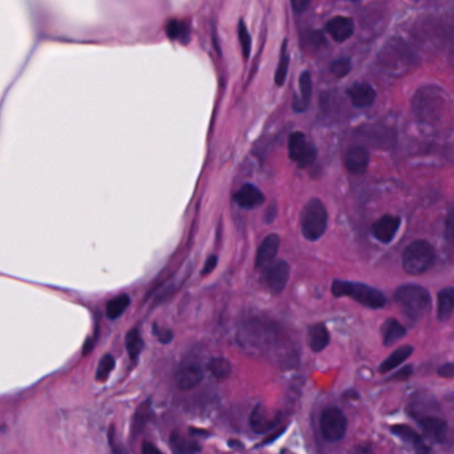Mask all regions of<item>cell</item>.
<instances>
[{"instance_id":"cell-1","label":"cell","mask_w":454,"mask_h":454,"mask_svg":"<svg viewBox=\"0 0 454 454\" xmlns=\"http://www.w3.org/2000/svg\"><path fill=\"white\" fill-rule=\"evenodd\" d=\"M394 300L401 308L403 315L413 321H419L425 317L432 308L429 292L424 287L415 284L400 287L394 293Z\"/></svg>"},{"instance_id":"cell-2","label":"cell","mask_w":454,"mask_h":454,"mask_svg":"<svg viewBox=\"0 0 454 454\" xmlns=\"http://www.w3.org/2000/svg\"><path fill=\"white\" fill-rule=\"evenodd\" d=\"M332 293L336 297H349L370 309H380L386 304V298L380 291L363 282L334 280Z\"/></svg>"},{"instance_id":"cell-3","label":"cell","mask_w":454,"mask_h":454,"mask_svg":"<svg viewBox=\"0 0 454 454\" xmlns=\"http://www.w3.org/2000/svg\"><path fill=\"white\" fill-rule=\"evenodd\" d=\"M435 262V249L426 240H416L402 255V266L409 275H422L432 268Z\"/></svg>"},{"instance_id":"cell-4","label":"cell","mask_w":454,"mask_h":454,"mask_svg":"<svg viewBox=\"0 0 454 454\" xmlns=\"http://www.w3.org/2000/svg\"><path fill=\"white\" fill-rule=\"evenodd\" d=\"M328 226V213L318 199H312L308 201L301 216V232L302 236L309 240H318Z\"/></svg>"},{"instance_id":"cell-5","label":"cell","mask_w":454,"mask_h":454,"mask_svg":"<svg viewBox=\"0 0 454 454\" xmlns=\"http://www.w3.org/2000/svg\"><path fill=\"white\" fill-rule=\"evenodd\" d=\"M445 100L446 93L439 88H421L413 102L415 112L419 119L433 122V116H437V113L442 111V107H445Z\"/></svg>"},{"instance_id":"cell-6","label":"cell","mask_w":454,"mask_h":454,"mask_svg":"<svg viewBox=\"0 0 454 454\" xmlns=\"http://www.w3.org/2000/svg\"><path fill=\"white\" fill-rule=\"evenodd\" d=\"M348 419L343 410L336 406L327 408L320 417V430L324 439L328 442H337L347 435Z\"/></svg>"},{"instance_id":"cell-7","label":"cell","mask_w":454,"mask_h":454,"mask_svg":"<svg viewBox=\"0 0 454 454\" xmlns=\"http://www.w3.org/2000/svg\"><path fill=\"white\" fill-rule=\"evenodd\" d=\"M288 149H289V158L301 168L311 165L315 161L317 155L315 145L307 139V136L302 132L291 134L288 141Z\"/></svg>"},{"instance_id":"cell-8","label":"cell","mask_w":454,"mask_h":454,"mask_svg":"<svg viewBox=\"0 0 454 454\" xmlns=\"http://www.w3.org/2000/svg\"><path fill=\"white\" fill-rule=\"evenodd\" d=\"M419 424L424 433L437 444H444L448 439L449 426L448 422L441 417L432 415H415L412 416Z\"/></svg>"},{"instance_id":"cell-9","label":"cell","mask_w":454,"mask_h":454,"mask_svg":"<svg viewBox=\"0 0 454 454\" xmlns=\"http://www.w3.org/2000/svg\"><path fill=\"white\" fill-rule=\"evenodd\" d=\"M289 275H291V266L284 260L273 262L271 266H268L265 273V282L271 289V292L273 293L282 292L288 284Z\"/></svg>"},{"instance_id":"cell-10","label":"cell","mask_w":454,"mask_h":454,"mask_svg":"<svg viewBox=\"0 0 454 454\" xmlns=\"http://www.w3.org/2000/svg\"><path fill=\"white\" fill-rule=\"evenodd\" d=\"M281 419V413H269L262 405H257L249 417V425L256 433H268Z\"/></svg>"},{"instance_id":"cell-11","label":"cell","mask_w":454,"mask_h":454,"mask_svg":"<svg viewBox=\"0 0 454 454\" xmlns=\"http://www.w3.org/2000/svg\"><path fill=\"white\" fill-rule=\"evenodd\" d=\"M203 369L196 363H187L177 369L176 384L181 390H191L203 381Z\"/></svg>"},{"instance_id":"cell-12","label":"cell","mask_w":454,"mask_h":454,"mask_svg":"<svg viewBox=\"0 0 454 454\" xmlns=\"http://www.w3.org/2000/svg\"><path fill=\"white\" fill-rule=\"evenodd\" d=\"M400 224H401L400 217L392 216V215H385L373 224L372 232L377 240H380L384 244H388L394 239V236L400 228Z\"/></svg>"},{"instance_id":"cell-13","label":"cell","mask_w":454,"mask_h":454,"mask_svg":"<svg viewBox=\"0 0 454 454\" xmlns=\"http://www.w3.org/2000/svg\"><path fill=\"white\" fill-rule=\"evenodd\" d=\"M280 246V237L276 233L268 235L262 245L259 246L257 255H256V268L257 269H266L271 266L278 255Z\"/></svg>"},{"instance_id":"cell-14","label":"cell","mask_w":454,"mask_h":454,"mask_svg":"<svg viewBox=\"0 0 454 454\" xmlns=\"http://www.w3.org/2000/svg\"><path fill=\"white\" fill-rule=\"evenodd\" d=\"M344 163H345V168L349 171L352 175H361L367 171V164H369V152L363 147L353 145L345 152Z\"/></svg>"},{"instance_id":"cell-15","label":"cell","mask_w":454,"mask_h":454,"mask_svg":"<svg viewBox=\"0 0 454 454\" xmlns=\"http://www.w3.org/2000/svg\"><path fill=\"white\" fill-rule=\"evenodd\" d=\"M233 199L239 204V207H242L244 210H255V208L260 207L265 200L262 191L252 184L243 185L233 196Z\"/></svg>"},{"instance_id":"cell-16","label":"cell","mask_w":454,"mask_h":454,"mask_svg":"<svg viewBox=\"0 0 454 454\" xmlns=\"http://www.w3.org/2000/svg\"><path fill=\"white\" fill-rule=\"evenodd\" d=\"M350 103L357 108H365L373 105L376 100V91L370 84L367 83H354L347 91Z\"/></svg>"},{"instance_id":"cell-17","label":"cell","mask_w":454,"mask_h":454,"mask_svg":"<svg viewBox=\"0 0 454 454\" xmlns=\"http://www.w3.org/2000/svg\"><path fill=\"white\" fill-rule=\"evenodd\" d=\"M327 31L332 36L334 42L343 43L353 35L354 23L352 19L347 17H336L328 21Z\"/></svg>"},{"instance_id":"cell-18","label":"cell","mask_w":454,"mask_h":454,"mask_svg":"<svg viewBox=\"0 0 454 454\" xmlns=\"http://www.w3.org/2000/svg\"><path fill=\"white\" fill-rule=\"evenodd\" d=\"M454 309V292L452 287L444 288L437 296V317L439 323H448Z\"/></svg>"},{"instance_id":"cell-19","label":"cell","mask_w":454,"mask_h":454,"mask_svg":"<svg viewBox=\"0 0 454 454\" xmlns=\"http://www.w3.org/2000/svg\"><path fill=\"white\" fill-rule=\"evenodd\" d=\"M312 99V78L309 72H302L300 76V96L293 98V109L304 112L308 109Z\"/></svg>"},{"instance_id":"cell-20","label":"cell","mask_w":454,"mask_h":454,"mask_svg":"<svg viewBox=\"0 0 454 454\" xmlns=\"http://www.w3.org/2000/svg\"><path fill=\"white\" fill-rule=\"evenodd\" d=\"M406 329L396 318H388L381 327L383 344L385 347H392L405 337Z\"/></svg>"},{"instance_id":"cell-21","label":"cell","mask_w":454,"mask_h":454,"mask_svg":"<svg viewBox=\"0 0 454 454\" xmlns=\"http://www.w3.org/2000/svg\"><path fill=\"white\" fill-rule=\"evenodd\" d=\"M331 341V334L324 324H315L308 331V344L314 352H323Z\"/></svg>"},{"instance_id":"cell-22","label":"cell","mask_w":454,"mask_h":454,"mask_svg":"<svg viewBox=\"0 0 454 454\" xmlns=\"http://www.w3.org/2000/svg\"><path fill=\"white\" fill-rule=\"evenodd\" d=\"M413 353V347L410 345H402L400 348L392 352L384 361L381 363V365L379 367V370L381 373H388L397 367H400L402 363H405L408 360V357H410V354Z\"/></svg>"},{"instance_id":"cell-23","label":"cell","mask_w":454,"mask_h":454,"mask_svg":"<svg viewBox=\"0 0 454 454\" xmlns=\"http://www.w3.org/2000/svg\"><path fill=\"white\" fill-rule=\"evenodd\" d=\"M170 446L174 454H196L201 451V446L196 441L188 439L177 432L170 437Z\"/></svg>"},{"instance_id":"cell-24","label":"cell","mask_w":454,"mask_h":454,"mask_svg":"<svg viewBox=\"0 0 454 454\" xmlns=\"http://www.w3.org/2000/svg\"><path fill=\"white\" fill-rule=\"evenodd\" d=\"M208 370L216 380L224 381L232 373V365L226 357H212L208 361Z\"/></svg>"},{"instance_id":"cell-25","label":"cell","mask_w":454,"mask_h":454,"mask_svg":"<svg viewBox=\"0 0 454 454\" xmlns=\"http://www.w3.org/2000/svg\"><path fill=\"white\" fill-rule=\"evenodd\" d=\"M125 347H127V352H128L132 363H136L141 352L144 349V340L138 329H132L127 333Z\"/></svg>"},{"instance_id":"cell-26","label":"cell","mask_w":454,"mask_h":454,"mask_svg":"<svg viewBox=\"0 0 454 454\" xmlns=\"http://www.w3.org/2000/svg\"><path fill=\"white\" fill-rule=\"evenodd\" d=\"M131 302V298L127 295H120V296L113 297L111 301H108L107 304V316L111 318V320H115L118 317L124 314V311L128 308Z\"/></svg>"},{"instance_id":"cell-27","label":"cell","mask_w":454,"mask_h":454,"mask_svg":"<svg viewBox=\"0 0 454 454\" xmlns=\"http://www.w3.org/2000/svg\"><path fill=\"white\" fill-rule=\"evenodd\" d=\"M167 35L174 40H180L184 44L190 42V30L184 21L171 20L167 26Z\"/></svg>"},{"instance_id":"cell-28","label":"cell","mask_w":454,"mask_h":454,"mask_svg":"<svg viewBox=\"0 0 454 454\" xmlns=\"http://www.w3.org/2000/svg\"><path fill=\"white\" fill-rule=\"evenodd\" d=\"M390 432H392L394 436L401 438L402 441L410 444L412 446L422 438L416 430H413V429H412L410 426H408V425H392V426H390Z\"/></svg>"},{"instance_id":"cell-29","label":"cell","mask_w":454,"mask_h":454,"mask_svg":"<svg viewBox=\"0 0 454 454\" xmlns=\"http://www.w3.org/2000/svg\"><path fill=\"white\" fill-rule=\"evenodd\" d=\"M288 67H289V55L287 53V40L282 43L281 46V55H280L279 66L276 70V78L275 82L276 84L281 87L285 82L287 78V72H288Z\"/></svg>"},{"instance_id":"cell-30","label":"cell","mask_w":454,"mask_h":454,"mask_svg":"<svg viewBox=\"0 0 454 454\" xmlns=\"http://www.w3.org/2000/svg\"><path fill=\"white\" fill-rule=\"evenodd\" d=\"M113 369H115V358L111 354H105L99 363L98 372H96V380L103 383L109 377V374L113 372Z\"/></svg>"},{"instance_id":"cell-31","label":"cell","mask_w":454,"mask_h":454,"mask_svg":"<svg viewBox=\"0 0 454 454\" xmlns=\"http://www.w3.org/2000/svg\"><path fill=\"white\" fill-rule=\"evenodd\" d=\"M239 39H240V44H242L244 59L246 60L249 57L251 50H252V37L249 35L248 28H246L243 20H240V23H239Z\"/></svg>"},{"instance_id":"cell-32","label":"cell","mask_w":454,"mask_h":454,"mask_svg":"<svg viewBox=\"0 0 454 454\" xmlns=\"http://www.w3.org/2000/svg\"><path fill=\"white\" fill-rule=\"evenodd\" d=\"M352 70L349 59L343 57L338 60H334L331 64V72L337 78H345Z\"/></svg>"},{"instance_id":"cell-33","label":"cell","mask_w":454,"mask_h":454,"mask_svg":"<svg viewBox=\"0 0 454 454\" xmlns=\"http://www.w3.org/2000/svg\"><path fill=\"white\" fill-rule=\"evenodd\" d=\"M155 334H156L158 341L163 343V344H168L174 338V333L171 332V331H167V329H161L160 331V329H158V327H155Z\"/></svg>"},{"instance_id":"cell-34","label":"cell","mask_w":454,"mask_h":454,"mask_svg":"<svg viewBox=\"0 0 454 454\" xmlns=\"http://www.w3.org/2000/svg\"><path fill=\"white\" fill-rule=\"evenodd\" d=\"M438 374L444 379H453L454 376V365L452 363L444 364L442 367H438Z\"/></svg>"},{"instance_id":"cell-35","label":"cell","mask_w":454,"mask_h":454,"mask_svg":"<svg viewBox=\"0 0 454 454\" xmlns=\"http://www.w3.org/2000/svg\"><path fill=\"white\" fill-rule=\"evenodd\" d=\"M291 4L296 14H301V12L307 11V8L311 6V3L308 0H293Z\"/></svg>"},{"instance_id":"cell-36","label":"cell","mask_w":454,"mask_h":454,"mask_svg":"<svg viewBox=\"0 0 454 454\" xmlns=\"http://www.w3.org/2000/svg\"><path fill=\"white\" fill-rule=\"evenodd\" d=\"M412 373H413V369H412V367H402L400 372H397V373L392 377V380H406Z\"/></svg>"},{"instance_id":"cell-37","label":"cell","mask_w":454,"mask_h":454,"mask_svg":"<svg viewBox=\"0 0 454 454\" xmlns=\"http://www.w3.org/2000/svg\"><path fill=\"white\" fill-rule=\"evenodd\" d=\"M141 453L143 454H161V452L158 451V448L154 445V444H151V442H148V441H145V442H143V446H141Z\"/></svg>"},{"instance_id":"cell-38","label":"cell","mask_w":454,"mask_h":454,"mask_svg":"<svg viewBox=\"0 0 454 454\" xmlns=\"http://www.w3.org/2000/svg\"><path fill=\"white\" fill-rule=\"evenodd\" d=\"M217 265V256H210V259L207 260V262H206V265H204V269H203V275L206 276V275H208V273H210L213 269H215V266Z\"/></svg>"},{"instance_id":"cell-39","label":"cell","mask_w":454,"mask_h":454,"mask_svg":"<svg viewBox=\"0 0 454 454\" xmlns=\"http://www.w3.org/2000/svg\"><path fill=\"white\" fill-rule=\"evenodd\" d=\"M352 454H373V451H372V446L367 444V445H358L353 449Z\"/></svg>"},{"instance_id":"cell-40","label":"cell","mask_w":454,"mask_h":454,"mask_svg":"<svg viewBox=\"0 0 454 454\" xmlns=\"http://www.w3.org/2000/svg\"><path fill=\"white\" fill-rule=\"evenodd\" d=\"M275 217H276V207L272 206L269 210H266V217H265V220H266V223H271V221L275 220Z\"/></svg>"},{"instance_id":"cell-41","label":"cell","mask_w":454,"mask_h":454,"mask_svg":"<svg viewBox=\"0 0 454 454\" xmlns=\"http://www.w3.org/2000/svg\"><path fill=\"white\" fill-rule=\"evenodd\" d=\"M448 237H449V240L452 239V213L448 217Z\"/></svg>"}]
</instances>
